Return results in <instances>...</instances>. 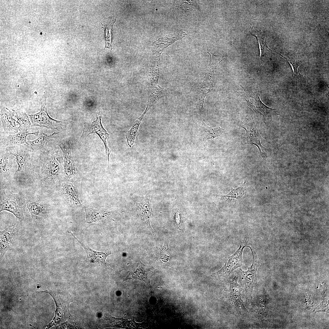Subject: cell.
Returning a JSON list of instances; mask_svg holds the SVG:
<instances>
[{
	"instance_id": "d6986e66",
	"label": "cell",
	"mask_w": 329,
	"mask_h": 329,
	"mask_svg": "<svg viewBox=\"0 0 329 329\" xmlns=\"http://www.w3.org/2000/svg\"><path fill=\"white\" fill-rule=\"evenodd\" d=\"M67 232L71 233L72 235L76 239L84 248L87 254L86 259L87 261L99 265L106 266V264L105 260L107 257L112 253H105L94 250L87 246L84 245L83 243L79 240L70 231H68Z\"/></svg>"
},
{
	"instance_id": "cb8c5ba5",
	"label": "cell",
	"mask_w": 329,
	"mask_h": 329,
	"mask_svg": "<svg viewBox=\"0 0 329 329\" xmlns=\"http://www.w3.org/2000/svg\"><path fill=\"white\" fill-rule=\"evenodd\" d=\"M203 129L205 132L203 140L208 139L213 140L223 132V129L221 128L220 127L212 128L207 126L204 122H203Z\"/></svg>"
},
{
	"instance_id": "ba28073f",
	"label": "cell",
	"mask_w": 329,
	"mask_h": 329,
	"mask_svg": "<svg viewBox=\"0 0 329 329\" xmlns=\"http://www.w3.org/2000/svg\"><path fill=\"white\" fill-rule=\"evenodd\" d=\"M0 182L9 181L15 175L17 164L14 155L5 147L0 146Z\"/></svg>"
},
{
	"instance_id": "277c9868",
	"label": "cell",
	"mask_w": 329,
	"mask_h": 329,
	"mask_svg": "<svg viewBox=\"0 0 329 329\" xmlns=\"http://www.w3.org/2000/svg\"><path fill=\"white\" fill-rule=\"evenodd\" d=\"M248 247L250 248L252 253V264L250 267H247L246 271H243L241 268H239L238 274L241 284V290H242L247 298L252 302L253 291L257 284L256 273L259 264L256 254L253 248L249 245Z\"/></svg>"
},
{
	"instance_id": "30bf717a",
	"label": "cell",
	"mask_w": 329,
	"mask_h": 329,
	"mask_svg": "<svg viewBox=\"0 0 329 329\" xmlns=\"http://www.w3.org/2000/svg\"><path fill=\"white\" fill-rule=\"evenodd\" d=\"M55 302L56 310L55 317L48 325V328L65 321L70 317L69 305L72 300L61 295L49 293Z\"/></svg>"
},
{
	"instance_id": "e0dca14e",
	"label": "cell",
	"mask_w": 329,
	"mask_h": 329,
	"mask_svg": "<svg viewBox=\"0 0 329 329\" xmlns=\"http://www.w3.org/2000/svg\"><path fill=\"white\" fill-rule=\"evenodd\" d=\"M150 195L144 196H135L133 200L141 218L150 226V221L152 214Z\"/></svg>"
},
{
	"instance_id": "9c48e42d",
	"label": "cell",
	"mask_w": 329,
	"mask_h": 329,
	"mask_svg": "<svg viewBox=\"0 0 329 329\" xmlns=\"http://www.w3.org/2000/svg\"><path fill=\"white\" fill-rule=\"evenodd\" d=\"M57 145L63 154L64 180L73 182L77 176L78 171L73 158L69 143L66 140H62Z\"/></svg>"
},
{
	"instance_id": "5b68a950",
	"label": "cell",
	"mask_w": 329,
	"mask_h": 329,
	"mask_svg": "<svg viewBox=\"0 0 329 329\" xmlns=\"http://www.w3.org/2000/svg\"><path fill=\"white\" fill-rule=\"evenodd\" d=\"M5 147L16 159L18 167L15 175H24L32 173L34 152L25 144Z\"/></svg>"
},
{
	"instance_id": "d4e9b609",
	"label": "cell",
	"mask_w": 329,
	"mask_h": 329,
	"mask_svg": "<svg viewBox=\"0 0 329 329\" xmlns=\"http://www.w3.org/2000/svg\"><path fill=\"white\" fill-rule=\"evenodd\" d=\"M210 56V58L207 70L214 73L218 64L225 58L222 55H215L213 53L207 52Z\"/></svg>"
},
{
	"instance_id": "8fae6325",
	"label": "cell",
	"mask_w": 329,
	"mask_h": 329,
	"mask_svg": "<svg viewBox=\"0 0 329 329\" xmlns=\"http://www.w3.org/2000/svg\"><path fill=\"white\" fill-rule=\"evenodd\" d=\"M92 133L97 134L103 143L109 164L110 150L108 147L107 143L110 134L103 127L101 122V116L100 115H97L95 120L84 125L80 139L81 140H85L90 134Z\"/></svg>"
},
{
	"instance_id": "44dd1931",
	"label": "cell",
	"mask_w": 329,
	"mask_h": 329,
	"mask_svg": "<svg viewBox=\"0 0 329 329\" xmlns=\"http://www.w3.org/2000/svg\"><path fill=\"white\" fill-rule=\"evenodd\" d=\"M15 229V225H12L8 227L3 230L0 231L1 256H2L9 249V245Z\"/></svg>"
},
{
	"instance_id": "9a60e30c",
	"label": "cell",
	"mask_w": 329,
	"mask_h": 329,
	"mask_svg": "<svg viewBox=\"0 0 329 329\" xmlns=\"http://www.w3.org/2000/svg\"><path fill=\"white\" fill-rule=\"evenodd\" d=\"M58 187L62 197L67 203L75 207H83L79 198L78 189L73 181L64 180Z\"/></svg>"
},
{
	"instance_id": "484cf974",
	"label": "cell",
	"mask_w": 329,
	"mask_h": 329,
	"mask_svg": "<svg viewBox=\"0 0 329 329\" xmlns=\"http://www.w3.org/2000/svg\"><path fill=\"white\" fill-rule=\"evenodd\" d=\"M244 194V191L242 188H239L236 189L232 190L228 195L222 196L221 197L228 199L231 198L239 199L241 198Z\"/></svg>"
},
{
	"instance_id": "4fadbf2b",
	"label": "cell",
	"mask_w": 329,
	"mask_h": 329,
	"mask_svg": "<svg viewBox=\"0 0 329 329\" xmlns=\"http://www.w3.org/2000/svg\"><path fill=\"white\" fill-rule=\"evenodd\" d=\"M238 278L235 275L234 278L228 281L226 289L227 299L238 312L247 313L248 312L241 298V288L237 282Z\"/></svg>"
},
{
	"instance_id": "4316f807",
	"label": "cell",
	"mask_w": 329,
	"mask_h": 329,
	"mask_svg": "<svg viewBox=\"0 0 329 329\" xmlns=\"http://www.w3.org/2000/svg\"><path fill=\"white\" fill-rule=\"evenodd\" d=\"M133 278L145 281L146 278V275L143 271L140 269H137L133 273Z\"/></svg>"
},
{
	"instance_id": "2e32d148",
	"label": "cell",
	"mask_w": 329,
	"mask_h": 329,
	"mask_svg": "<svg viewBox=\"0 0 329 329\" xmlns=\"http://www.w3.org/2000/svg\"><path fill=\"white\" fill-rule=\"evenodd\" d=\"M60 134L59 132L47 134L40 132L37 139L27 141L25 144L30 149L35 152L54 145L53 143L58 139Z\"/></svg>"
},
{
	"instance_id": "83f0119b",
	"label": "cell",
	"mask_w": 329,
	"mask_h": 329,
	"mask_svg": "<svg viewBox=\"0 0 329 329\" xmlns=\"http://www.w3.org/2000/svg\"><path fill=\"white\" fill-rule=\"evenodd\" d=\"M180 213L178 209L176 210L175 214V221L176 225H179L180 224L181 222Z\"/></svg>"
},
{
	"instance_id": "603a6c76",
	"label": "cell",
	"mask_w": 329,
	"mask_h": 329,
	"mask_svg": "<svg viewBox=\"0 0 329 329\" xmlns=\"http://www.w3.org/2000/svg\"><path fill=\"white\" fill-rule=\"evenodd\" d=\"M116 20V18L108 22L106 24L101 23L102 27L105 32V46L104 48H109L111 51L112 50V28Z\"/></svg>"
},
{
	"instance_id": "3957f363",
	"label": "cell",
	"mask_w": 329,
	"mask_h": 329,
	"mask_svg": "<svg viewBox=\"0 0 329 329\" xmlns=\"http://www.w3.org/2000/svg\"><path fill=\"white\" fill-rule=\"evenodd\" d=\"M26 200L20 191L13 193L7 189H0V212L6 210L12 213L20 222L24 219Z\"/></svg>"
},
{
	"instance_id": "7402d4cb",
	"label": "cell",
	"mask_w": 329,
	"mask_h": 329,
	"mask_svg": "<svg viewBox=\"0 0 329 329\" xmlns=\"http://www.w3.org/2000/svg\"><path fill=\"white\" fill-rule=\"evenodd\" d=\"M27 207L31 217L34 218H40L45 217L47 214L45 205L41 203L32 200H26Z\"/></svg>"
},
{
	"instance_id": "ffe728a7",
	"label": "cell",
	"mask_w": 329,
	"mask_h": 329,
	"mask_svg": "<svg viewBox=\"0 0 329 329\" xmlns=\"http://www.w3.org/2000/svg\"><path fill=\"white\" fill-rule=\"evenodd\" d=\"M85 222L90 224L98 222L108 218L110 215L108 210L100 208L85 207Z\"/></svg>"
},
{
	"instance_id": "6da1fadb",
	"label": "cell",
	"mask_w": 329,
	"mask_h": 329,
	"mask_svg": "<svg viewBox=\"0 0 329 329\" xmlns=\"http://www.w3.org/2000/svg\"><path fill=\"white\" fill-rule=\"evenodd\" d=\"M54 145L34 152L32 173L47 190L58 187L64 180V158Z\"/></svg>"
},
{
	"instance_id": "8992f818",
	"label": "cell",
	"mask_w": 329,
	"mask_h": 329,
	"mask_svg": "<svg viewBox=\"0 0 329 329\" xmlns=\"http://www.w3.org/2000/svg\"><path fill=\"white\" fill-rule=\"evenodd\" d=\"M41 110L39 112L34 114L28 115L33 125L58 131L64 130L68 123L55 120L49 116L47 111L45 97L41 100Z\"/></svg>"
},
{
	"instance_id": "5bb4252c",
	"label": "cell",
	"mask_w": 329,
	"mask_h": 329,
	"mask_svg": "<svg viewBox=\"0 0 329 329\" xmlns=\"http://www.w3.org/2000/svg\"><path fill=\"white\" fill-rule=\"evenodd\" d=\"M240 85L243 88L244 92L241 94L236 92L242 96L248 105L256 113L265 117L271 111L276 109L269 108L265 105L260 100L259 95L255 94L250 89Z\"/></svg>"
},
{
	"instance_id": "7c38bea8",
	"label": "cell",
	"mask_w": 329,
	"mask_h": 329,
	"mask_svg": "<svg viewBox=\"0 0 329 329\" xmlns=\"http://www.w3.org/2000/svg\"><path fill=\"white\" fill-rule=\"evenodd\" d=\"M241 127L246 131V134L243 138V143L244 144H254L257 147L263 159H265L267 157V154L265 152L266 149L262 146L260 143L261 140H265L259 133L254 121L252 120L244 122Z\"/></svg>"
},
{
	"instance_id": "52a82bcc",
	"label": "cell",
	"mask_w": 329,
	"mask_h": 329,
	"mask_svg": "<svg viewBox=\"0 0 329 329\" xmlns=\"http://www.w3.org/2000/svg\"><path fill=\"white\" fill-rule=\"evenodd\" d=\"M248 239L249 237H246L243 240L239 248L232 255L226 258L223 266L215 274L219 277L227 279L235 269L243 265L242 254L244 248L248 247Z\"/></svg>"
},
{
	"instance_id": "7a4b0ae2",
	"label": "cell",
	"mask_w": 329,
	"mask_h": 329,
	"mask_svg": "<svg viewBox=\"0 0 329 329\" xmlns=\"http://www.w3.org/2000/svg\"><path fill=\"white\" fill-rule=\"evenodd\" d=\"M1 120L4 132L8 134L27 131L31 121L28 115L18 110L10 111L3 107L0 111Z\"/></svg>"
},
{
	"instance_id": "ac0fdd59",
	"label": "cell",
	"mask_w": 329,
	"mask_h": 329,
	"mask_svg": "<svg viewBox=\"0 0 329 329\" xmlns=\"http://www.w3.org/2000/svg\"><path fill=\"white\" fill-rule=\"evenodd\" d=\"M39 132V130L31 133L24 131L1 136L0 146L8 147L26 144L27 142V137L28 135L33 134L38 136Z\"/></svg>"
}]
</instances>
